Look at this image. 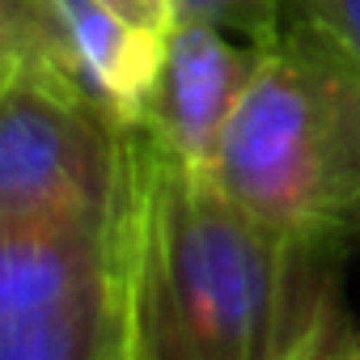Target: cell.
Segmentation results:
<instances>
[{"label":"cell","instance_id":"9","mask_svg":"<svg viewBox=\"0 0 360 360\" xmlns=\"http://www.w3.org/2000/svg\"><path fill=\"white\" fill-rule=\"evenodd\" d=\"M169 9L178 22H204L259 47L284 34V0H169Z\"/></svg>","mask_w":360,"mask_h":360},{"label":"cell","instance_id":"11","mask_svg":"<svg viewBox=\"0 0 360 360\" xmlns=\"http://www.w3.org/2000/svg\"><path fill=\"white\" fill-rule=\"evenodd\" d=\"M102 9H110L115 18H123L127 26L153 34V39H165L174 30V9H169V0H98Z\"/></svg>","mask_w":360,"mask_h":360},{"label":"cell","instance_id":"5","mask_svg":"<svg viewBox=\"0 0 360 360\" xmlns=\"http://www.w3.org/2000/svg\"><path fill=\"white\" fill-rule=\"evenodd\" d=\"M127 208L131 191L115 212L0 221V318L47 309L106 284L123 263Z\"/></svg>","mask_w":360,"mask_h":360},{"label":"cell","instance_id":"7","mask_svg":"<svg viewBox=\"0 0 360 360\" xmlns=\"http://www.w3.org/2000/svg\"><path fill=\"white\" fill-rule=\"evenodd\" d=\"M123 339H127L123 263L106 284H94L60 305L0 318V360H110L123 347Z\"/></svg>","mask_w":360,"mask_h":360},{"label":"cell","instance_id":"6","mask_svg":"<svg viewBox=\"0 0 360 360\" xmlns=\"http://www.w3.org/2000/svg\"><path fill=\"white\" fill-rule=\"evenodd\" d=\"M47 5L68 39L72 64L85 89L94 94V102L106 115H115L123 127H144L165 39L127 26L123 18L102 9L98 0H47Z\"/></svg>","mask_w":360,"mask_h":360},{"label":"cell","instance_id":"12","mask_svg":"<svg viewBox=\"0 0 360 360\" xmlns=\"http://www.w3.org/2000/svg\"><path fill=\"white\" fill-rule=\"evenodd\" d=\"M326 360H360V339H356V335H347V339L326 356Z\"/></svg>","mask_w":360,"mask_h":360},{"label":"cell","instance_id":"1","mask_svg":"<svg viewBox=\"0 0 360 360\" xmlns=\"http://www.w3.org/2000/svg\"><path fill=\"white\" fill-rule=\"evenodd\" d=\"M322 242L233 208L136 127L127 208V343L136 360H326L343 339Z\"/></svg>","mask_w":360,"mask_h":360},{"label":"cell","instance_id":"10","mask_svg":"<svg viewBox=\"0 0 360 360\" xmlns=\"http://www.w3.org/2000/svg\"><path fill=\"white\" fill-rule=\"evenodd\" d=\"M284 9L292 13V22H305L360 56V0H284Z\"/></svg>","mask_w":360,"mask_h":360},{"label":"cell","instance_id":"13","mask_svg":"<svg viewBox=\"0 0 360 360\" xmlns=\"http://www.w3.org/2000/svg\"><path fill=\"white\" fill-rule=\"evenodd\" d=\"M110 360H136V356H131V343H127V339H123V347H119V352H115V356H110Z\"/></svg>","mask_w":360,"mask_h":360},{"label":"cell","instance_id":"3","mask_svg":"<svg viewBox=\"0 0 360 360\" xmlns=\"http://www.w3.org/2000/svg\"><path fill=\"white\" fill-rule=\"evenodd\" d=\"M136 174V127L94 98L43 81H0V221L115 212Z\"/></svg>","mask_w":360,"mask_h":360},{"label":"cell","instance_id":"4","mask_svg":"<svg viewBox=\"0 0 360 360\" xmlns=\"http://www.w3.org/2000/svg\"><path fill=\"white\" fill-rule=\"evenodd\" d=\"M263 56L267 47L233 43L217 26L174 22V30L165 34L144 131L187 169L208 174Z\"/></svg>","mask_w":360,"mask_h":360},{"label":"cell","instance_id":"14","mask_svg":"<svg viewBox=\"0 0 360 360\" xmlns=\"http://www.w3.org/2000/svg\"><path fill=\"white\" fill-rule=\"evenodd\" d=\"M0 81H5V77H0Z\"/></svg>","mask_w":360,"mask_h":360},{"label":"cell","instance_id":"2","mask_svg":"<svg viewBox=\"0 0 360 360\" xmlns=\"http://www.w3.org/2000/svg\"><path fill=\"white\" fill-rule=\"evenodd\" d=\"M204 178L288 238L335 246L360 233V56L284 22Z\"/></svg>","mask_w":360,"mask_h":360},{"label":"cell","instance_id":"8","mask_svg":"<svg viewBox=\"0 0 360 360\" xmlns=\"http://www.w3.org/2000/svg\"><path fill=\"white\" fill-rule=\"evenodd\" d=\"M0 77H43L94 98L47 0H0Z\"/></svg>","mask_w":360,"mask_h":360}]
</instances>
